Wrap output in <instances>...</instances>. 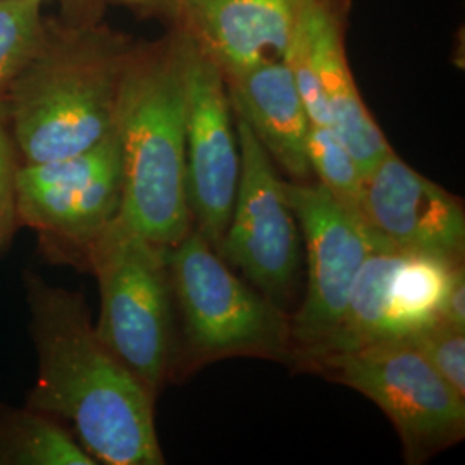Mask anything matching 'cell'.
Returning <instances> with one entry per match:
<instances>
[{
    "instance_id": "6da1fadb",
    "label": "cell",
    "mask_w": 465,
    "mask_h": 465,
    "mask_svg": "<svg viewBox=\"0 0 465 465\" xmlns=\"http://www.w3.org/2000/svg\"><path fill=\"white\" fill-rule=\"evenodd\" d=\"M36 380L25 405L61 422L97 464L161 465L155 397L107 349L80 292L23 272Z\"/></svg>"
},
{
    "instance_id": "7a4b0ae2",
    "label": "cell",
    "mask_w": 465,
    "mask_h": 465,
    "mask_svg": "<svg viewBox=\"0 0 465 465\" xmlns=\"http://www.w3.org/2000/svg\"><path fill=\"white\" fill-rule=\"evenodd\" d=\"M132 47L97 21L45 19L38 49L2 100L21 164L80 153L113 132Z\"/></svg>"
},
{
    "instance_id": "3957f363",
    "label": "cell",
    "mask_w": 465,
    "mask_h": 465,
    "mask_svg": "<svg viewBox=\"0 0 465 465\" xmlns=\"http://www.w3.org/2000/svg\"><path fill=\"white\" fill-rule=\"evenodd\" d=\"M186 47L182 28L153 44H134L114 113L121 216L163 247L193 228L186 193Z\"/></svg>"
},
{
    "instance_id": "277c9868",
    "label": "cell",
    "mask_w": 465,
    "mask_h": 465,
    "mask_svg": "<svg viewBox=\"0 0 465 465\" xmlns=\"http://www.w3.org/2000/svg\"><path fill=\"white\" fill-rule=\"evenodd\" d=\"M167 249L136 232L119 213L88 253V271L100 293L95 331L155 399L178 361Z\"/></svg>"
},
{
    "instance_id": "5b68a950",
    "label": "cell",
    "mask_w": 465,
    "mask_h": 465,
    "mask_svg": "<svg viewBox=\"0 0 465 465\" xmlns=\"http://www.w3.org/2000/svg\"><path fill=\"white\" fill-rule=\"evenodd\" d=\"M167 264L183 324L184 364L228 357L292 361L286 311L240 280L197 228L167 249Z\"/></svg>"
},
{
    "instance_id": "8992f818",
    "label": "cell",
    "mask_w": 465,
    "mask_h": 465,
    "mask_svg": "<svg viewBox=\"0 0 465 465\" xmlns=\"http://www.w3.org/2000/svg\"><path fill=\"white\" fill-rule=\"evenodd\" d=\"M297 366L372 400L399 432L407 464H422L464 440L465 397L405 338L311 357Z\"/></svg>"
},
{
    "instance_id": "52a82bcc",
    "label": "cell",
    "mask_w": 465,
    "mask_h": 465,
    "mask_svg": "<svg viewBox=\"0 0 465 465\" xmlns=\"http://www.w3.org/2000/svg\"><path fill=\"white\" fill-rule=\"evenodd\" d=\"M17 217L34 230L40 253L57 266L88 271V253L119 216L123 166L116 132L74 155L19 164Z\"/></svg>"
},
{
    "instance_id": "ba28073f",
    "label": "cell",
    "mask_w": 465,
    "mask_h": 465,
    "mask_svg": "<svg viewBox=\"0 0 465 465\" xmlns=\"http://www.w3.org/2000/svg\"><path fill=\"white\" fill-rule=\"evenodd\" d=\"M307 243V292L292 324V361L324 345L347 311L367 255L382 238L321 183H284Z\"/></svg>"
},
{
    "instance_id": "9c48e42d",
    "label": "cell",
    "mask_w": 465,
    "mask_h": 465,
    "mask_svg": "<svg viewBox=\"0 0 465 465\" xmlns=\"http://www.w3.org/2000/svg\"><path fill=\"white\" fill-rule=\"evenodd\" d=\"M234 128L240 182L219 255L240 269L257 292L286 309L299 284V221L271 155L242 117L236 116Z\"/></svg>"
},
{
    "instance_id": "30bf717a",
    "label": "cell",
    "mask_w": 465,
    "mask_h": 465,
    "mask_svg": "<svg viewBox=\"0 0 465 465\" xmlns=\"http://www.w3.org/2000/svg\"><path fill=\"white\" fill-rule=\"evenodd\" d=\"M240 166V145L224 74L188 35L186 193L195 228L217 253L232 219Z\"/></svg>"
},
{
    "instance_id": "8fae6325",
    "label": "cell",
    "mask_w": 465,
    "mask_h": 465,
    "mask_svg": "<svg viewBox=\"0 0 465 465\" xmlns=\"http://www.w3.org/2000/svg\"><path fill=\"white\" fill-rule=\"evenodd\" d=\"M361 217L403 253L464 262L462 200L403 163L393 149L364 180Z\"/></svg>"
},
{
    "instance_id": "7c38bea8",
    "label": "cell",
    "mask_w": 465,
    "mask_h": 465,
    "mask_svg": "<svg viewBox=\"0 0 465 465\" xmlns=\"http://www.w3.org/2000/svg\"><path fill=\"white\" fill-rule=\"evenodd\" d=\"M223 73L284 61L309 0H159Z\"/></svg>"
},
{
    "instance_id": "4fadbf2b",
    "label": "cell",
    "mask_w": 465,
    "mask_h": 465,
    "mask_svg": "<svg viewBox=\"0 0 465 465\" xmlns=\"http://www.w3.org/2000/svg\"><path fill=\"white\" fill-rule=\"evenodd\" d=\"M223 74L234 114L249 124L272 163L297 182H307L312 173L307 155L311 119L288 64L267 61Z\"/></svg>"
},
{
    "instance_id": "5bb4252c",
    "label": "cell",
    "mask_w": 465,
    "mask_h": 465,
    "mask_svg": "<svg viewBox=\"0 0 465 465\" xmlns=\"http://www.w3.org/2000/svg\"><path fill=\"white\" fill-rule=\"evenodd\" d=\"M307 23L317 73L331 119L330 126L350 150L366 180L391 147L369 114L355 86L340 23L331 5L326 0H309Z\"/></svg>"
},
{
    "instance_id": "9a60e30c",
    "label": "cell",
    "mask_w": 465,
    "mask_h": 465,
    "mask_svg": "<svg viewBox=\"0 0 465 465\" xmlns=\"http://www.w3.org/2000/svg\"><path fill=\"white\" fill-rule=\"evenodd\" d=\"M400 255L401 252L391 247L384 238L371 250L336 331L324 345L300 355L293 364L311 357L349 351L393 338L388 317V284Z\"/></svg>"
},
{
    "instance_id": "2e32d148",
    "label": "cell",
    "mask_w": 465,
    "mask_h": 465,
    "mask_svg": "<svg viewBox=\"0 0 465 465\" xmlns=\"http://www.w3.org/2000/svg\"><path fill=\"white\" fill-rule=\"evenodd\" d=\"M55 419L0 401V465H95Z\"/></svg>"
},
{
    "instance_id": "e0dca14e",
    "label": "cell",
    "mask_w": 465,
    "mask_h": 465,
    "mask_svg": "<svg viewBox=\"0 0 465 465\" xmlns=\"http://www.w3.org/2000/svg\"><path fill=\"white\" fill-rule=\"evenodd\" d=\"M460 262L424 253H403L388 284V317L393 338H405L438 319L450 272Z\"/></svg>"
},
{
    "instance_id": "ac0fdd59",
    "label": "cell",
    "mask_w": 465,
    "mask_h": 465,
    "mask_svg": "<svg viewBox=\"0 0 465 465\" xmlns=\"http://www.w3.org/2000/svg\"><path fill=\"white\" fill-rule=\"evenodd\" d=\"M307 155L311 169L334 199L361 216L364 176L345 143L331 126L312 124L307 134Z\"/></svg>"
},
{
    "instance_id": "d6986e66",
    "label": "cell",
    "mask_w": 465,
    "mask_h": 465,
    "mask_svg": "<svg viewBox=\"0 0 465 465\" xmlns=\"http://www.w3.org/2000/svg\"><path fill=\"white\" fill-rule=\"evenodd\" d=\"M45 0H0V102L38 49Z\"/></svg>"
},
{
    "instance_id": "ffe728a7",
    "label": "cell",
    "mask_w": 465,
    "mask_h": 465,
    "mask_svg": "<svg viewBox=\"0 0 465 465\" xmlns=\"http://www.w3.org/2000/svg\"><path fill=\"white\" fill-rule=\"evenodd\" d=\"M405 340L459 395L465 397V330L436 319L407 334Z\"/></svg>"
},
{
    "instance_id": "44dd1931",
    "label": "cell",
    "mask_w": 465,
    "mask_h": 465,
    "mask_svg": "<svg viewBox=\"0 0 465 465\" xmlns=\"http://www.w3.org/2000/svg\"><path fill=\"white\" fill-rule=\"evenodd\" d=\"M309 4V2H307ZM284 63L290 67L295 84L299 88L300 97L305 105L307 116L312 124L330 126V111L324 99V92L321 86V78L317 73L316 61L312 54V42H311V30L307 23V5L303 15L300 17L299 28L286 52Z\"/></svg>"
},
{
    "instance_id": "7402d4cb",
    "label": "cell",
    "mask_w": 465,
    "mask_h": 465,
    "mask_svg": "<svg viewBox=\"0 0 465 465\" xmlns=\"http://www.w3.org/2000/svg\"><path fill=\"white\" fill-rule=\"evenodd\" d=\"M16 145L11 136L4 104L0 102V259L11 249L17 230L16 174L19 167Z\"/></svg>"
},
{
    "instance_id": "603a6c76",
    "label": "cell",
    "mask_w": 465,
    "mask_h": 465,
    "mask_svg": "<svg viewBox=\"0 0 465 465\" xmlns=\"http://www.w3.org/2000/svg\"><path fill=\"white\" fill-rule=\"evenodd\" d=\"M438 319L449 322L455 328L465 330V271L464 262L453 266L450 272L449 284L440 302Z\"/></svg>"
},
{
    "instance_id": "cb8c5ba5",
    "label": "cell",
    "mask_w": 465,
    "mask_h": 465,
    "mask_svg": "<svg viewBox=\"0 0 465 465\" xmlns=\"http://www.w3.org/2000/svg\"><path fill=\"white\" fill-rule=\"evenodd\" d=\"M104 0H63L64 5V16L66 21H97L99 9Z\"/></svg>"
}]
</instances>
